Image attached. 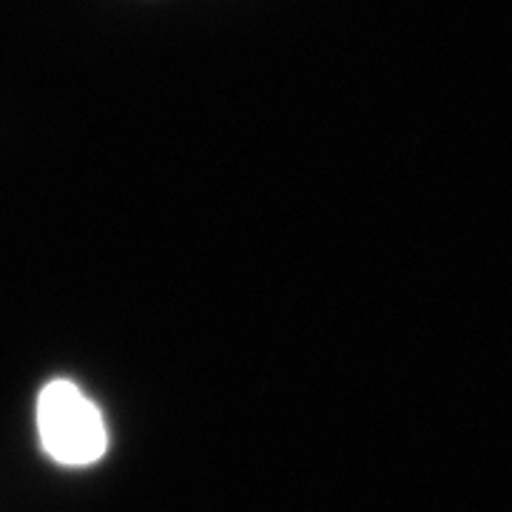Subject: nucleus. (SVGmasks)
Returning <instances> with one entry per match:
<instances>
[{"label":"nucleus","instance_id":"f257e3e1","mask_svg":"<svg viewBox=\"0 0 512 512\" xmlns=\"http://www.w3.org/2000/svg\"><path fill=\"white\" fill-rule=\"evenodd\" d=\"M37 433L49 458L63 467H89L109 447V433L97 404L66 379L43 387L37 399Z\"/></svg>","mask_w":512,"mask_h":512}]
</instances>
